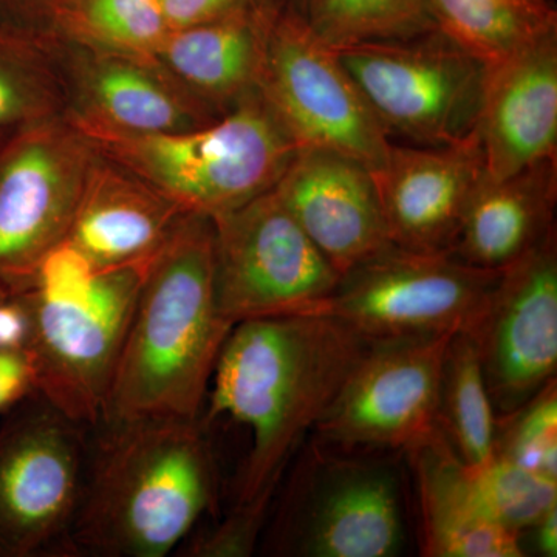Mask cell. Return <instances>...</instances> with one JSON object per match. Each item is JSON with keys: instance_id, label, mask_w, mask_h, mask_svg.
<instances>
[{"instance_id": "6da1fadb", "label": "cell", "mask_w": 557, "mask_h": 557, "mask_svg": "<svg viewBox=\"0 0 557 557\" xmlns=\"http://www.w3.org/2000/svg\"><path fill=\"white\" fill-rule=\"evenodd\" d=\"M373 341L329 313L239 322L223 344L201 421L228 417L251 448L234 507L267 512L293 454L346 383Z\"/></svg>"}, {"instance_id": "7a4b0ae2", "label": "cell", "mask_w": 557, "mask_h": 557, "mask_svg": "<svg viewBox=\"0 0 557 557\" xmlns=\"http://www.w3.org/2000/svg\"><path fill=\"white\" fill-rule=\"evenodd\" d=\"M218 468L199 420H101L90 428L75 557H166L214 508Z\"/></svg>"}, {"instance_id": "3957f363", "label": "cell", "mask_w": 557, "mask_h": 557, "mask_svg": "<svg viewBox=\"0 0 557 557\" xmlns=\"http://www.w3.org/2000/svg\"><path fill=\"white\" fill-rule=\"evenodd\" d=\"M231 330L215 298L214 225L185 214L143 274L101 420H199Z\"/></svg>"}, {"instance_id": "277c9868", "label": "cell", "mask_w": 557, "mask_h": 557, "mask_svg": "<svg viewBox=\"0 0 557 557\" xmlns=\"http://www.w3.org/2000/svg\"><path fill=\"white\" fill-rule=\"evenodd\" d=\"M148 263L98 270L64 242L46 256L24 289L32 306L27 351L35 392L84 426L94 428L104 416Z\"/></svg>"}, {"instance_id": "5b68a950", "label": "cell", "mask_w": 557, "mask_h": 557, "mask_svg": "<svg viewBox=\"0 0 557 557\" xmlns=\"http://www.w3.org/2000/svg\"><path fill=\"white\" fill-rule=\"evenodd\" d=\"M86 137L183 211L211 219L273 189L298 150L259 91L197 129Z\"/></svg>"}, {"instance_id": "8992f818", "label": "cell", "mask_w": 557, "mask_h": 557, "mask_svg": "<svg viewBox=\"0 0 557 557\" xmlns=\"http://www.w3.org/2000/svg\"><path fill=\"white\" fill-rule=\"evenodd\" d=\"M90 428L32 394L0 417V557H75Z\"/></svg>"}, {"instance_id": "52a82bcc", "label": "cell", "mask_w": 557, "mask_h": 557, "mask_svg": "<svg viewBox=\"0 0 557 557\" xmlns=\"http://www.w3.org/2000/svg\"><path fill=\"white\" fill-rule=\"evenodd\" d=\"M258 91L296 149L330 150L372 172L386 160L391 137L338 50L285 0L271 22Z\"/></svg>"}, {"instance_id": "ba28073f", "label": "cell", "mask_w": 557, "mask_h": 557, "mask_svg": "<svg viewBox=\"0 0 557 557\" xmlns=\"http://www.w3.org/2000/svg\"><path fill=\"white\" fill-rule=\"evenodd\" d=\"M336 50L388 137L431 148L475 137L485 64L438 28Z\"/></svg>"}, {"instance_id": "9c48e42d", "label": "cell", "mask_w": 557, "mask_h": 557, "mask_svg": "<svg viewBox=\"0 0 557 557\" xmlns=\"http://www.w3.org/2000/svg\"><path fill=\"white\" fill-rule=\"evenodd\" d=\"M498 277L450 252L391 245L341 276L319 311L372 341L472 335Z\"/></svg>"}, {"instance_id": "30bf717a", "label": "cell", "mask_w": 557, "mask_h": 557, "mask_svg": "<svg viewBox=\"0 0 557 557\" xmlns=\"http://www.w3.org/2000/svg\"><path fill=\"white\" fill-rule=\"evenodd\" d=\"M220 314L231 325L249 319L317 313L341 274L270 189L211 219Z\"/></svg>"}, {"instance_id": "8fae6325", "label": "cell", "mask_w": 557, "mask_h": 557, "mask_svg": "<svg viewBox=\"0 0 557 557\" xmlns=\"http://www.w3.org/2000/svg\"><path fill=\"white\" fill-rule=\"evenodd\" d=\"M98 150L65 116L0 137V287L21 292L67 239Z\"/></svg>"}, {"instance_id": "7c38bea8", "label": "cell", "mask_w": 557, "mask_h": 557, "mask_svg": "<svg viewBox=\"0 0 557 557\" xmlns=\"http://www.w3.org/2000/svg\"><path fill=\"white\" fill-rule=\"evenodd\" d=\"M453 336L373 341L314 426L319 438L343 453H410L437 435L440 376Z\"/></svg>"}, {"instance_id": "4fadbf2b", "label": "cell", "mask_w": 557, "mask_h": 557, "mask_svg": "<svg viewBox=\"0 0 557 557\" xmlns=\"http://www.w3.org/2000/svg\"><path fill=\"white\" fill-rule=\"evenodd\" d=\"M51 57L64 91V116L84 135L172 134L220 116L157 58L90 49L57 39Z\"/></svg>"}, {"instance_id": "5bb4252c", "label": "cell", "mask_w": 557, "mask_h": 557, "mask_svg": "<svg viewBox=\"0 0 557 557\" xmlns=\"http://www.w3.org/2000/svg\"><path fill=\"white\" fill-rule=\"evenodd\" d=\"M471 336L496 417L522 408L556 380V231L500 271Z\"/></svg>"}, {"instance_id": "9a60e30c", "label": "cell", "mask_w": 557, "mask_h": 557, "mask_svg": "<svg viewBox=\"0 0 557 557\" xmlns=\"http://www.w3.org/2000/svg\"><path fill=\"white\" fill-rule=\"evenodd\" d=\"M333 465L317 493L285 498L265 549L311 557L397 555L403 520L398 483L391 469L354 460Z\"/></svg>"}, {"instance_id": "2e32d148", "label": "cell", "mask_w": 557, "mask_h": 557, "mask_svg": "<svg viewBox=\"0 0 557 557\" xmlns=\"http://www.w3.org/2000/svg\"><path fill=\"white\" fill-rule=\"evenodd\" d=\"M274 190L341 276L394 245L372 171L358 161L298 149Z\"/></svg>"}, {"instance_id": "e0dca14e", "label": "cell", "mask_w": 557, "mask_h": 557, "mask_svg": "<svg viewBox=\"0 0 557 557\" xmlns=\"http://www.w3.org/2000/svg\"><path fill=\"white\" fill-rule=\"evenodd\" d=\"M372 175L395 247L450 252L485 168L478 137H472L442 148L392 143Z\"/></svg>"}, {"instance_id": "ac0fdd59", "label": "cell", "mask_w": 557, "mask_h": 557, "mask_svg": "<svg viewBox=\"0 0 557 557\" xmlns=\"http://www.w3.org/2000/svg\"><path fill=\"white\" fill-rule=\"evenodd\" d=\"M475 137L487 178L557 159V30L487 65Z\"/></svg>"}, {"instance_id": "d6986e66", "label": "cell", "mask_w": 557, "mask_h": 557, "mask_svg": "<svg viewBox=\"0 0 557 557\" xmlns=\"http://www.w3.org/2000/svg\"><path fill=\"white\" fill-rule=\"evenodd\" d=\"M185 214L145 178L98 150L65 242L98 270L145 265Z\"/></svg>"}, {"instance_id": "ffe728a7", "label": "cell", "mask_w": 557, "mask_h": 557, "mask_svg": "<svg viewBox=\"0 0 557 557\" xmlns=\"http://www.w3.org/2000/svg\"><path fill=\"white\" fill-rule=\"evenodd\" d=\"M284 0H258L219 20L168 32L157 53L174 78L225 115L258 91L267 38Z\"/></svg>"}, {"instance_id": "44dd1931", "label": "cell", "mask_w": 557, "mask_h": 557, "mask_svg": "<svg viewBox=\"0 0 557 557\" xmlns=\"http://www.w3.org/2000/svg\"><path fill=\"white\" fill-rule=\"evenodd\" d=\"M557 159L505 178L483 175L465 212L450 255L502 271L556 231Z\"/></svg>"}, {"instance_id": "7402d4cb", "label": "cell", "mask_w": 557, "mask_h": 557, "mask_svg": "<svg viewBox=\"0 0 557 557\" xmlns=\"http://www.w3.org/2000/svg\"><path fill=\"white\" fill-rule=\"evenodd\" d=\"M408 454L416 469L424 556H523L520 536L491 518L442 432Z\"/></svg>"}, {"instance_id": "603a6c76", "label": "cell", "mask_w": 557, "mask_h": 557, "mask_svg": "<svg viewBox=\"0 0 557 557\" xmlns=\"http://www.w3.org/2000/svg\"><path fill=\"white\" fill-rule=\"evenodd\" d=\"M440 32L482 64H496L557 30L552 0H426Z\"/></svg>"}, {"instance_id": "cb8c5ba5", "label": "cell", "mask_w": 557, "mask_h": 557, "mask_svg": "<svg viewBox=\"0 0 557 557\" xmlns=\"http://www.w3.org/2000/svg\"><path fill=\"white\" fill-rule=\"evenodd\" d=\"M437 424L465 467H482L493 457L496 413L483 379L478 344L469 333L454 335L446 346Z\"/></svg>"}, {"instance_id": "d4e9b609", "label": "cell", "mask_w": 557, "mask_h": 557, "mask_svg": "<svg viewBox=\"0 0 557 557\" xmlns=\"http://www.w3.org/2000/svg\"><path fill=\"white\" fill-rule=\"evenodd\" d=\"M170 27L160 0H58L57 39L157 58Z\"/></svg>"}, {"instance_id": "484cf974", "label": "cell", "mask_w": 557, "mask_h": 557, "mask_svg": "<svg viewBox=\"0 0 557 557\" xmlns=\"http://www.w3.org/2000/svg\"><path fill=\"white\" fill-rule=\"evenodd\" d=\"M300 16L333 49L437 28L426 0H306Z\"/></svg>"}, {"instance_id": "4316f807", "label": "cell", "mask_w": 557, "mask_h": 557, "mask_svg": "<svg viewBox=\"0 0 557 557\" xmlns=\"http://www.w3.org/2000/svg\"><path fill=\"white\" fill-rule=\"evenodd\" d=\"M64 112V91L50 49L0 30V134Z\"/></svg>"}, {"instance_id": "83f0119b", "label": "cell", "mask_w": 557, "mask_h": 557, "mask_svg": "<svg viewBox=\"0 0 557 557\" xmlns=\"http://www.w3.org/2000/svg\"><path fill=\"white\" fill-rule=\"evenodd\" d=\"M467 468L483 507L502 527L520 534L557 507V482L493 456L478 468Z\"/></svg>"}, {"instance_id": "f1b7e54d", "label": "cell", "mask_w": 557, "mask_h": 557, "mask_svg": "<svg viewBox=\"0 0 557 557\" xmlns=\"http://www.w3.org/2000/svg\"><path fill=\"white\" fill-rule=\"evenodd\" d=\"M493 456L557 482L556 380L522 408L496 417Z\"/></svg>"}, {"instance_id": "f546056e", "label": "cell", "mask_w": 557, "mask_h": 557, "mask_svg": "<svg viewBox=\"0 0 557 557\" xmlns=\"http://www.w3.org/2000/svg\"><path fill=\"white\" fill-rule=\"evenodd\" d=\"M265 512L233 507L214 527H197L175 555L185 557H242L252 555L265 530Z\"/></svg>"}, {"instance_id": "4dcf8cb0", "label": "cell", "mask_w": 557, "mask_h": 557, "mask_svg": "<svg viewBox=\"0 0 557 557\" xmlns=\"http://www.w3.org/2000/svg\"><path fill=\"white\" fill-rule=\"evenodd\" d=\"M58 0H0V30L50 49L57 40L54 7Z\"/></svg>"}, {"instance_id": "1f68e13d", "label": "cell", "mask_w": 557, "mask_h": 557, "mask_svg": "<svg viewBox=\"0 0 557 557\" xmlns=\"http://www.w3.org/2000/svg\"><path fill=\"white\" fill-rule=\"evenodd\" d=\"M35 394V370L27 350H0V417Z\"/></svg>"}, {"instance_id": "d6a6232c", "label": "cell", "mask_w": 557, "mask_h": 557, "mask_svg": "<svg viewBox=\"0 0 557 557\" xmlns=\"http://www.w3.org/2000/svg\"><path fill=\"white\" fill-rule=\"evenodd\" d=\"M170 30L194 27L245 9L258 0H160Z\"/></svg>"}, {"instance_id": "836d02e7", "label": "cell", "mask_w": 557, "mask_h": 557, "mask_svg": "<svg viewBox=\"0 0 557 557\" xmlns=\"http://www.w3.org/2000/svg\"><path fill=\"white\" fill-rule=\"evenodd\" d=\"M33 317L24 289L0 295V350H27L30 346Z\"/></svg>"}, {"instance_id": "e575fe53", "label": "cell", "mask_w": 557, "mask_h": 557, "mask_svg": "<svg viewBox=\"0 0 557 557\" xmlns=\"http://www.w3.org/2000/svg\"><path fill=\"white\" fill-rule=\"evenodd\" d=\"M536 544L539 552L547 557H556L557 555V507L549 509L536 525Z\"/></svg>"}, {"instance_id": "d590c367", "label": "cell", "mask_w": 557, "mask_h": 557, "mask_svg": "<svg viewBox=\"0 0 557 557\" xmlns=\"http://www.w3.org/2000/svg\"><path fill=\"white\" fill-rule=\"evenodd\" d=\"M293 10L298 11L299 14H302L304 5H306V0H285Z\"/></svg>"}, {"instance_id": "8d00e7d4", "label": "cell", "mask_w": 557, "mask_h": 557, "mask_svg": "<svg viewBox=\"0 0 557 557\" xmlns=\"http://www.w3.org/2000/svg\"><path fill=\"white\" fill-rule=\"evenodd\" d=\"M7 292H9V289L0 287V295H3V293H7Z\"/></svg>"}, {"instance_id": "74e56055", "label": "cell", "mask_w": 557, "mask_h": 557, "mask_svg": "<svg viewBox=\"0 0 557 557\" xmlns=\"http://www.w3.org/2000/svg\"><path fill=\"white\" fill-rule=\"evenodd\" d=\"M3 134H0V137H2Z\"/></svg>"}]
</instances>
